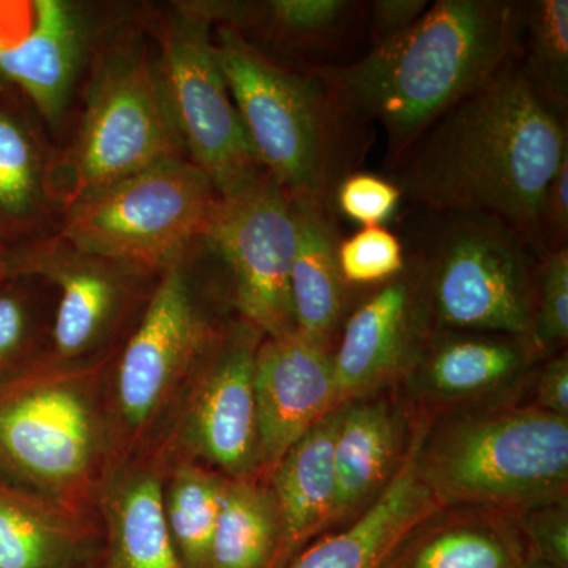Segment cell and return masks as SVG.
I'll return each mask as SVG.
<instances>
[{
  "mask_svg": "<svg viewBox=\"0 0 568 568\" xmlns=\"http://www.w3.org/2000/svg\"><path fill=\"white\" fill-rule=\"evenodd\" d=\"M567 159V112L536 91L514 52L387 163V179L424 211L504 220L540 256L541 203Z\"/></svg>",
  "mask_w": 568,
  "mask_h": 568,
  "instance_id": "1",
  "label": "cell"
},
{
  "mask_svg": "<svg viewBox=\"0 0 568 568\" xmlns=\"http://www.w3.org/2000/svg\"><path fill=\"white\" fill-rule=\"evenodd\" d=\"M519 3L437 0L395 40L317 73L358 122L383 126L394 162L514 54Z\"/></svg>",
  "mask_w": 568,
  "mask_h": 568,
  "instance_id": "2",
  "label": "cell"
},
{
  "mask_svg": "<svg viewBox=\"0 0 568 568\" xmlns=\"http://www.w3.org/2000/svg\"><path fill=\"white\" fill-rule=\"evenodd\" d=\"M213 43L264 170L293 200L335 212L336 189L364 163L372 126L342 106L317 71L282 65L231 26L216 24Z\"/></svg>",
  "mask_w": 568,
  "mask_h": 568,
  "instance_id": "3",
  "label": "cell"
},
{
  "mask_svg": "<svg viewBox=\"0 0 568 568\" xmlns=\"http://www.w3.org/2000/svg\"><path fill=\"white\" fill-rule=\"evenodd\" d=\"M104 368L32 355L0 381V480L85 514L108 452Z\"/></svg>",
  "mask_w": 568,
  "mask_h": 568,
  "instance_id": "4",
  "label": "cell"
},
{
  "mask_svg": "<svg viewBox=\"0 0 568 568\" xmlns=\"http://www.w3.org/2000/svg\"><path fill=\"white\" fill-rule=\"evenodd\" d=\"M413 222L403 242L424 275L435 324L528 339L538 257L529 242L488 213L422 209Z\"/></svg>",
  "mask_w": 568,
  "mask_h": 568,
  "instance_id": "5",
  "label": "cell"
},
{
  "mask_svg": "<svg viewBox=\"0 0 568 568\" xmlns=\"http://www.w3.org/2000/svg\"><path fill=\"white\" fill-rule=\"evenodd\" d=\"M189 159L159 59L142 48H115L97 63L77 136L52 156L50 194L63 211L168 160Z\"/></svg>",
  "mask_w": 568,
  "mask_h": 568,
  "instance_id": "6",
  "label": "cell"
},
{
  "mask_svg": "<svg viewBox=\"0 0 568 568\" xmlns=\"http://www.w3.org/2000/svg\"><path fill=\"white\" fill-rule=\"evenodd\" d=\"M216 203L196 164L168 160L71 205L59 235L81 252L162 275L203 245Z\"/></svg>",
  "mask_w": 568,
  "mask_h": 568,
  "instance_id": "7",
  "label": "cell"
},
{
  "mask_svg": "<svg viewBox=\"0 0 568 568\" xmlns=\"http://www.w3.org/2000/svg\"><path fill=\"white\" fill-rule=\"evenodd\" d=\"M418 466L439 503H548L567 488L568 418L526 409L465 422L418 455Z\"/></svg>",
  "mask_w": 568,
  "mask_h": 568,
  "instance_id": "8",
  "label": "cell"
},
{
  "mask_svg": "<svg viewBox=\"0 0 568 568\" xmlns=\"http://www.w3.org/2000/svg\"><path fill=\"white\" fill-rule=\"evenodd\" d=\"M212 26L203 7H182L164 26L159 63L186 156L224 196L265 170L224 80Z\"/></svg>",
  "mask_w": 568,
  "mask_h": 568,
  "instance_id": "9",
  "label": "cell"
},
{
  "mask_svg": "<svg viewBox=\"0 0 568 568\" xmlns=\"http://www.w3.org/2000/svg\"><path fill=\"white\" fill-rule=\"evenodd\" d=\"M226 268L233 304L265 338L295 332L291 271L297 250L293 197L267 171L219 196L203 237Z\"/></svg>",
  "mask_w": 568,
  "mask_h": 568,
  "instance_id": "10",
  "label": "cell"
},
{
  "mask_svg": "<svg viewBox=\"0 0 568 568\" xmlns=\"http://www.w3.org/2000/svg\"><path fill=\"white\" fill-rule=\"evenodd\" d=\"M219 336L197 305L186 263L163 272L115 368V414L129 443L193 383Z\"/></svg>",
  "mask_w": 568,
  "mask_h": 568,
  "instance_id": "11",
  "label": "cell"
},
{
  "mask_svg": "<svg viewBox=\"0 0 568 568\" xmlns=\"http://www.w3.org/2000/svg\"><path fill=\"white\" fill-rule=\"evenodd\" d=\"M263 336L244 320L220 334L182 418V444L230 478L252 477L260 466L254 362Z\"/></svg>",
  "mask_w": 568,
  "mask_h": 568,
  "instance_id": "12",
  "label": "cell"
},
{
  "mask_svg": "<svg viewBox=\"0 0 568 568\" xmlns=\"http://www.w3.org/2000/svg\"><path fill=\"white\" fill-rule=\"evenodd\" d=\"M10 280L40 276L59 290L52 325L54 355L78 362L110 334L129 284L141 272L81 252L61 235H40L7 248Z\"/></svg>",
  "mask_w": 568,
  "mask_h": 568,
  "instance_id": "13",
  "label": "cell"
},
{
  "mask_svg": "<svg viewBox=\"0 0 568 568\" xmlns=\"http://www.w3.org/2000/svg\"><path fill=\"white\" fill-rule=\"evenodd\" d=\"M80 10L63 0L0 2V81L58 125L85 52Z\"/></svg>",
  "mask_w": 568,
  "mask_h": 568,
  "instance_id": "14",
  "label": "cell"
},
{
  "mask_svg": "<svg viewBox=\"0 0 568 568\" xmlns=\"http://www.w3.org/2000/svg\"><path fill=\"white\" fill-rule=\"evenodd\" d=\"M429 324L435 320L424 275L407 254L405 271L377 287L347 317L332 354L339 402L365 394L403 368L420 351Z\"/></svg>",
  "mask_w": 568,
  "mask_h": 568,
  "instance_id": "15",
  "label": "cell"
},
{
  "mask_svg": "<svg viewBox=\"0 0 568 568\" xmlns=\"http://www.w3.org/2000/svg\"><path fill=\"white\" fill-rule=\"evenodd\" d=\"M254 398L260 466L271 473L338 405L332 354L297 332L263 339L254 362Z\"/></svg>",
  "mask_w": 568,
  "mask_h": 568,
  "instance_id": "16",
  "label": "cell"
},
{
  "mask_svg": "<svg viewBox=\"0 0 568 568\" xmlns=\"http://www.w3.org/2000/svg\"><path fill=\"white\" fill-rule=\"evenodd\" d=\"M216 24H227L246 40H261L283 52L290 69L317 71L358 59L366 39L368 2L358 0H268L203 3Z\"/></svg>",
  "mask_w": 568,
  "mask_h": 568,
  "instance_id": "17",
  "label": "cell"
},
{
  "mask_svg": "<svg viewBox=\"0 0 568 568\" xmlns=\"http://www.w3.org/2000/svg\"><path fill=\"white\" fill-rule=\"evenodd\" d=\"M420 443L357 521L301 549L283 568H381L432 518L439 500L422 477Z\"/></svg>",
  "mask_w": 568,
  "mask_h": 568,
  "instance_id": "18",
  "label": "cell"
},
{
  "mask_svg": "<svg viewBox=\"0 0 568 568\" xmlns=\"http://www.w3.org/2000/svg\"><path fill=\"white\" fill-rule=\"evenodd\" d=\"M31 106L0 81V245L6 248L44 235L52 203L50 149Z\"/></svg>",
  "mask_w": 568,
  "mask_h": 568,
  "instance_id": "19",
  "label": "cell"
},
{
  "mask_svg": "<svg viewBox=\"0 0 568 568\" xmlns=\"http://www.w3.org/2000/svg\"><path fill=\"white\" fill-rule=\"evenodd\" d=\"M343 409L313 425L271 470L282 521L278 564L283 568L324 526L335 521V437Z\"/></svg>",
  "mask_w": 568,
  "mask_h": 568,
  "instance_id": "20",
  "label": "cell"
},
{
  "mask_svg": "<svg viewBox=\"0 0 568 568\" xmlns=\"http://www.w3.org/2000/svg\"><path fill=\"white\" fill-rule=\"evenodd\" d=\"M293 203L297 250L290 286L295 332L328 349L345 313L347 287L338 267V220L335 212L310 201Z\"/></svg>",
  "mask_w": 568,
  "mask_h": 568,
  "instance_id": "21",
  "label": "cell"
},
{
  "mask_svg": "<svg viewBox=\"0 0 568 568\" xmlns=\"http://www.w3.org/2000/svg\"><path fill=\"white\" fill-rule=\"evenodd\" d=\"M82 511L0 480V568H78L93 540Z\"/></svg>",
  "mask_w": 568,
  "mask_h": 568,
  "instance_id": "22",
  "label": "cell"
},
{
  "mask_svg": "<svg viewBox=\"0 0 568 568\" xmlns=\"http://www.w3.org/2000/svg\"><path fill=\"white\" fill-rule=\"evenodd\" d=\"M160 463L112 481L104 500L108 544L102 568H185L164 517Z\"/></svg>",
  "mask_w": 568,
  "mask_h": 568,
  "instance_id": "23",
  "label": "cell"
},
{
  "mask_svg": "<svg viewBox=\"0 0 568 568\" xmlns=\"http://www.w3.org/2000/svg\"><path fill=\"white\" fill-rule=\"evenodd\" d=\"M396 424L384 403L345 407L335 437V521L375 496L390 473Z\"/></svg>",
  "mask_w": 568,
  "mask_h": 568,
  "instance_id": "24",
  "label": "cell"
},
{
  "mask_svg": "<svg viewBox=\"0 0 568 568\" xmlns=\"http://www.w3.org/2000/svg\"><path fill=\"white\" fill-rule=\"evenodd\" d=\"M282 521L274 493L252 477L224 480L205 568H276Z\"/></svg>",
  "mask_w": 568,
  "mask_h": 568,
  "instance_id": "25",
  "label": "cell"
},
{
  "mask_svg": "<svg viewBox=\"0 0 568 568\" xmlns=\"http://www.w3.org/2000/svg\"><path fill=\"white\" fill-rule=\"evenodd\" d=\"M525 538L491 523H454L407 538L381 568H523Z\"/></svg>",
  "mask_w": 568,
  "mask_h": 568,
  "instance_id": "26",
  "label": "cell"
},
{
  "mask_svg": "<svg viewBox=\"0 0 568 568\" xmlns=\"http://www.w3.org/2000/svg\"><path fill=\"white\" fill-rule=\"evenodd\" d=\"M458 332L433 343L426 377L440 394L467 395L487 390L518 372L529 346L526 339L478 332Z\"/></svg>",
  "mask_w": 568,
  "mask_h": 568,
  "instance_id": "27",
  "label": "cell"
},
{
  "mask_svg": "<svg viewBox=\"0 0 568 568\" xmlns=\"http://www.w3.org/2000/svg\"><path fill=\"white\" fill-rule=\"evenodd\" d=\"M226 477L193 459H179L164 481L163 506L175 551L185 568L207 567Z\"/></svg>",
  "mask_w": 568,
  "mask_h": 568,
  "instance_id": "28",
  "label": "cell"
},
{
  "mask_svg": "<svg viewBox=\"0 0 568 568\" xmlns=\"http://www.w3.org/2000/svg\"><path fill=\"white\" fill-rule=\"evenodd\" d=\"M515 58L536 91L568 111V2L525 0L519 3Z\"/></svg>",
  "mask_w": 568,
  "mask_h": 568,
  "instance_id": "29",
  "label": "cell"
},
{
  "mask_svg": "<svg viewBox=\"0 0 568 568\" xmlns=\"http://www.w3.org/2000/svg\"><path fill=\"white\" fill-rule=\"evenodd\" d=\"M405 242L387 226L362 227L338 245V267L346 286H383L405 271Z\"/></svg>",
  "mask_w": 568,
  "mask_h": 568,
  "instance_id": "30",
  "label": "cell"
},
{
  "mask_svg": "<svg viewBox=\"0 0 568 568\" xmlns=\"http://www.w3.org/2000/svg\"><path fill=\"white\" fill-rule=\"evenodd\" d=\"M568 338V246L540 254L536 265V305L529 349L548 353Z\"/></svg>",
  "mask_w": 568,
  "mask_h": 568,
  "instance_id": "31",
  "label": "cell"
},
{
  "mask_svg": "<svg viewBox=\"0 0 568 568\" xmlns=\"http://www.w3.org/2000/svg\"><path fill=\"white\" fill-rule=\"evenodd\" d=\"M403 201V193L390 179L372 173L347 175L336 189L334 207L362 227L386 226L394 219Z\"/></svg>",
  "mask_w": 568,
  "mask_h": 568,
  "instance_id": "32",
  "label": "cell"
},
{
  "mask_svg": "<svg viewBox=\"0 0 568 568\" xmlns=\"http://www.w3.org/2000/svg\"><path fill=\"white\" fill-rule=\"evenodd\" d=\"M7 283L0 287V381L33 355L31 306Z\"/></svg>",
  "mask_w": 568,
  "mask_h": 568,
  "instance_id": "33",
  "label": "cell"
},
{
  "mask_svg": "<svg viewBox=\"0 0 568 568\" xmlns=\"http://www.w3.org/2000/svg\"><path fill=\"white\" fill-rule=\"evenodd\" d=\"M529 558L551 568H568V518L566 510H551L523 523Z\"/></svg>",
  "mask_w": 568,
  "mask_h": 568,
  "instance_id": "34",
  "label": "cell"
},
{
  "mask_svg": "<svg viewBox=\"0 0 568 568\" xmlns=\"http://www.w3.org/2000/svg\"><path fill=\"white\" fill-rule=\"evenodd\" d=\"M428 0H375L368 2L366 39L369 48L381 47L409 31L429 9Z\"/></svg>",
  "mask_w": 568,
  "mask_h": 568,
  "instance_id": "35",
  "label": "cell"
},
{
  "mask_svg": "<svg viewBox=\"0 0 568 568\" xmlns=\"http://www.w3.org/2000/svg\"><path fill=\"white\" fill-rule=\"evenodd\" d=\"M544 253L568 246V159L549 182L540 209Z\"/></svg>",
  "mask_w": 568,
  "mask_h": 568,
  "instance_id": "36",
  "label": "cell"
},
{
  "mask_svg": "<svg viewBox=\"0 0 568 568\" xmlns=\"http://www.w3.org/2000/svg\"><path fill=\"white\" fill-rule=\"evenodd\" d=\"M538 402L541 409L555 416L568 418V361L567 354L552 358L538 384Z\"/></svg>",
  "mask_w": 568,
  "mask_h": 568,
  "instance_id": "37",
  "label": "cell"
},
{
  "mask_svg": "<svg viewBox=\"0 0 568 568\" xmlns=\"http://www.w3.org/2000/svg\"><path fill=\"white\" fill-rule=\"evenodd\" d=\"M10 280L9 263H7V248L0 245V287Z\"/></svg>",
  "mask_w": 568,
  "mask_h": 568,
  "instance_id": "38",
  "label": "cell"
},
{
  "mask_svg": "<svg viewBox=\"0 0 568 568\" xmlns=\"http://www.w3.org/2000/svg\"><path fill=\"white\" fill-rule=\"evenodd\" d=\"M523 568H551V567L547 566V564L538 562V560H536V559H529L528 564H526V566Z\"/></svg>",
  "mask_w": 568,
  "mask_h": 568,
  "instance_id": "39",
  "label": "cell"
}]
</instances>
